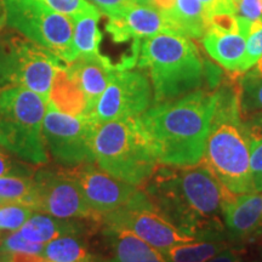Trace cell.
Wrapping results in <instances>:
<instances>
[{
	"mask_svg": "<svg viewBox=\"0 0 262 262\" xmlns=\"http://www.w3.org/2000/svg\"><path fill=\"white\" fill-rule=\"evenodd\" d=\"M39 2L60 14L70 16V17L96 8L88 0H39Z\"/></svg>",
	"mask_w": 262,
	"mask_h": 262,
	"instance_id": "30",
	"label": "cell"
},
{
	"mask_svg": "<svg viewBox=\"0 0 262 262\" xmlns=\"http://www.w3.org/2000/svg\"><path fill=\"white\" fill-rule=\"evenodd\" d=\"M106 29L116 42H141L162 33L178 34L162 11L152 5L139 3H134L120 15L108 17Z\"/></svg>",
	"mask_w": 262,
	"mask_h": 262,
	"instance_id": "14",
	"label": "cell"
},
{
	"mask_svg": "<svg viewBox=\"0 0 262 262\" xmlns=\"http://www.w3.org/2000/svg\"><path fill=\"white\" fill-rule=\"evenodd\" d=\"M152 103V86L142 71L117 70L88 114L96 125L142 116Z\"/></svg>",
	"mask_w": 262,
	"mask_h": 262,
	"instance_id": "11",
	"label": "cell"
},
{
	"mask_svg": "<svg viewBox=\"0 0 262 262\" xmlns=\"http://www.w3.org/2000/svg\"><path fill=\"white\" fill-rule=\"evenodd\" d=\"M262 57V25L254 29L247 38V51L243 66H242V74L247 73L249 70L257 63Z\"/></svg>",
	"mask_w": 262,
	"mask_h": 262,
	"instance_id": "29",
	"label": "cell"
},
{
	"mask_svg": "<svg viewBox=\"0 0 262 262\" xmlns=\"http://www.w3.org/2000/svg\"><path fill=\"white\" fill-rule=\"evenodd\" d=\"M6 26V8L4 0H0V31Z\"/></svg>",
	"mask_w": 262,
	"mask_h": 262,
	"instance_id": "37",
	"label": "cell"
},
{
	"mask_svg": "<svg viewBox=\"0 0 262 262\" xmlns=\"http://www.w3.org/2000/svg\"><path fill=\"white\" fill-rule=\"evenodd\" d=\"M205 51L212 60L228 72L232 78H238L242 74L247 38L241 33H216L206 32L202 38Z\"/></svg>",
	"mask_w": 262,
	"mask_h": 262,
	"instance_id": "17",
	"label": "cell"
},
{
	"mask_svg": "<svg viewBox=\"0 0 262 262\" xmlns=\"http://www.w3.org/2000/svg\"><path fill=\"white\" fill-rule=\"evenodd\" d=\"M0 262H10L9 257L6 256V254L3 253V251H0Z\"/></svg>",
	"mask_w": 262,
	"mask_h": 262,
	"instance_id": "39",
	"label": "cell"
},
{
	"mask_svg": "<svg viewBox=\"0 0 262 262\" xmlns=\"http://www.w3.org/2000/svg\"><path fill=\"white\" fill-rule=\"evenodd\" d=\"M33 209L19 203L6 202L0 205V233L18 231L31 217Z\"/></svg>",
	"mask_w": 262,
	"mask_h": 262,
	"instance_id": "27",
	"label": "cell"
},
{
	"mask_svg": "<svg viewBox=\"0 0 262 262\" xmlns=\"http://www.w3.org/2000/svg\"><path fill=\"white\" fill-rule=\"evenodd\" d=\"M106 235L113 251V262H169L162 253L133 232L106 227Z\"/></svg>",
	"mask_w": 262,
	"mask_h": 262,
	"instance_id": "18",
	"label": "cell"
},
{
	"mask_svg": "<svg viewBox=\"0 0 262 262\" xmlns=\"http://www.w3.org/2000/svg\"><path fill=\"white\" fill-rule=\"evenodd\" d=\"M101 222L106 227L122 228L133 232L162 253L163 256L172 247L198 241L192 235L183 233L166 220L153 205L148 194L141 188L126 205L104 216Z\"/></svg>",
	"mask_w": 262,
	"mask_h": 262,
	"instance_id": "10",
	"label": "cell"
},
{
	"mask_svg": "<svg viewBox=\"0 0 262 262\" xmlns=\"http://www.w3.org/2000/svg\"><path fill=\"white\" fill-rule=\"evenodd\" d=\"M93 150L101 169L136 187L148 182L159 165L140 117L98 125Z\"/></svg>",
	"mask_w": 262,
	"mask_h": 262,
	"instance_id": "5",
	"label": "cell"
},
{
	"mask_svg": "<svg viewBox=\"0 0 262 262\" xmlns=\"http://www.w3.org/2000/svg\"><path fill=\"white\" fill-rule=\"evenodd\" d=\"M228 248L231 245L227 242L219 239L195 241L172 247L164 254V257L169 262H206Z\"/></svg>",
	"mask_w": 262,
	"mask_h": 262,
	"instance_id": "23",
	"label": "cell"
},
{
	"mask_svg": "<svg viewBox=\"0 0 262 262\" xmlns=\"http://www.w3.org/2000/svg\"><path fill=\"white\" fill-rule=\"evenodd\" d=\"M251 72H253V73H255V74L262 75V57L257 61V63L254 66L253 71H251Z\"/></svg>",
	"mask_w": 262,
	"mask_h": 262,
	"instance_id": "38",
	"label": "cell"
},
{
	"mask_svg": "<svg viewBox=\"0 0 262 262\" xmlns=\"http://www.w3.org/2000/svg\"><path fill=\"white\" fill-rule=\"evenodd\" d=\"M232 3H233V5L237 8V11H238V6H239V3H241V0H231Z\"/></svg>",
	"mask_w": 262,
	"mask_h": 262,
	"instance_id": "41",
	"label": "cell"
},
{
	"mask_svg": "<svg viewBox=\"0 0 262 262\" xmlns=\"http://www.w3.org/2000/svg\"><path fill=\"white\" fill-rule=\"evenodd\" d=\"M118 66L110 58L101 55L78 56L74 61L66 63L64 71L84 95L86 102L85 114H89L112 79Z\"/></svg>",
	"mask_w": 262,
	"mask_h": 262,
	"instance_id": "15",
	"label": "cell"
},
{
	"mask_svg": "<svg viewBox=\"0 0 262 262\" xmlns=\"http://www.w3.org/2000/svg\"><path fill=\"white\" fill-rule=\"evenodd\" d=\"M41 256L50 262H98L77 233L62 234L44 245Z\"/></svg>",
	"mask_w": 262,
	"mask_h": 262,
	"instance_id": "22",
	"label": "cell"
},
{
	"mask_svg": "<svg viewBox=\"0 0 262 262\" xmlns=\"http://www.w3.org/2000/svg\"><path fill=\"white\" fill-rule=\"evenodd\" d=\"M75 168L71 171L97 222L126 205L140 188L114 178L94 163H84Z\"/></svg>",
	"mask_w": 262,
	"mask_h": 262,
	"instance_id": "13",
	"label": "cell"
},
{
	"mask_svg": "<svg viewBox=\"0 0 262 262\" xmlns=\"http://www.w3.org/2000/svg\"><path fill=\"white\" fill-rule=\"evenodd\" d=\"M243 119L245 120V122H248V123H250V124H254V125H256V126L261 127V129H262V113L250 114V116L244 117Z\"/></svg>",
	"mask_w": 262,
	"mask_h": 262,
	"instance_id": "36",
	"label": "cell"
},
{
	"mask_svg": "<svg viewBox=\"0 0 262 262\" xmlns=\"http://www.w3.org/2000/svg\"><path fill=\"white\" fill-rule=\"evenodd\" d=\"M238 97L243 118L262 113V75L248 71L238 83Z\"/></svg>",
	"mask_w": 262,
	"mask_h": 262,
	"instance_id": "24",
	"label": "cell"
},
{
	"mask_svg": "<svg viewBox=\"0 0 262 262\" xmlns=\"http://www.w3.org/2000/svg\"><path fill=\"white\" fill-rule=\"evenodd\" d=\"M6 25L52 52L64 63L75 60L73 19L39 0H4Z\"/></svg>",
	"mask_w": 262,
	"mask_h": 262,
	"instance_id": "8",
	"label": "cell"
},
{
	"mask_svg": "<svg viewBox=\"0 0 262 262\" xmlns=\"http://www.w3.org/2000/svg\"><path fill=\"white\" fill-rule=\"evenodd\" d=\"M146 193L166 220L198 241L225 231V205L235 196L203 162L157 168Z\"/></svg>",
	"mask_w": 262,
	"mask_h": 262,
	"instance_id": "1",
	"label": "cell"
},
{
	"mask_svg": "<svg viewBox=\"0 0 262 262\" xmlns=\"http://www.w3.org/2000/svg\"><path fill=\"white\" fill-rule=\"evenodd\" d=\"M241 261H242V251L237 250V249L228 248L206 262H241Z\"/></svg>",
	"mask_w": 262,
	"mask_h": 262,
	"instance_id": "34",
	"label": "cell"
},
{
	"mask_svg": "<svg viewBox=\"0 0 262 262\" xmlns=\"http://www.w3.org/2000/svg\"><path fill=\"white\" fill-rule=\"evenodd\" d=\"M208 11V14L212 12L228 11L237 14V8L233 5L231 0H199Z\"/></svg>",
	"mask_w": 262,
	"mask_h": 262,
	"instance_id": "33",
	"label": "cell"
},
{
	"mask_svg": "<svg viewBox=\"0 0 262 262\" xmlns=\"http://www.w3.org/2000/svg\"><path fill=\"white\" fill-rule=\"evenodd\" d=\"M225 229L235 241H251L262 233V194L249 192L235 195L224 209Z\"/></svg>",
	"mask_w": 262,
	"mask_h": 262,
	"instance_id": "16",
	"label": "cell"
},
{
	"mask_svg": "<svg viewBox=\"0 0 262 262\" xmlns=\"http://www.w3.org/2000/svg\"><path fill=\"white\" fill-rule=\"evenodd\" d=\"M14 170L15 168L12 165L11 160H10L9 157L0 148V178L4 175H8V173H12Z\"/></svg>",
	"mask_w": 262,
	"mask_h": 262,
	"instance_id": "35",
	"label": "cell"
},
{
	"mask_svg": "<svg viewBox=\"0 0 262 262\" xmlns=\"http://www.w3.org/2000/svg\"><path fill=\"white\" fill-rule=\"evenodd\" d=\"M216 100V90L198 89L155 103L140 116L159 164L188 166L202 162Z\"/></svg>",
	"mask_w": 262,
	"mask_h": 262,
	"instance_id": "2",
	"label": "cell"
},
{
	"mask_svg": "<svg viewBox=\"0 0 262 262\" xmlns=\"http://www.w3.org/2000/svg\"><path fill=\"white\" fill-rule=\"evenodd\" d=\"M4 203H6V201H5V199H3L2 196H0V205H2V204H4Z\"/></svg>",
	"mask_w": 262,
	"mask_h": 262,
	"instance_id": "42",
	"label": "cell"
},
{
	"mask_svg": "<svg viewBox=\"0 0 262 262\" xmlns=\"http://www.w3.org/2000/svg\"><path fill=\"white\" fill-rule=\"evenodd\" d=\"M164 15L183 37L202 39L209 29L208 11L199 0H175Z\"/></svg>",
	"mask_w": 262,
	"mask_h": 262,
	"instance_id": "19",
	"label": "cell"
},
{
	"mask_svg": "<svg viewBox=\"0 0 262 262\" xmlns=\"http://www.w3.org/2000/svg\"><path fill=\"white\" fill-rule=\"evenodd\" d=\"M96 127L86 114L63 112L49 100L42 134L48 152L58 163L71 166L95 163L93 143Z\"/></svg>",
	"mask_w": 262,
	"mask_h": 262,
	"instance_id": "9",
	"label": "cell"
},
{
	"mask_svg": "<svg viewBox=\"0 0 262 262\" xmlns=\"http://www.w3.org/2000/svg\"><path fill=\"white\" fill-rule=\"evenodd\" d=\"M0 196L6 202L19 203L32 209L34 180L29 176L8 173L0 178Z\"/></svg>",
	"mask_w": 262,
	"mask_h": 262,
	"instance_id": "25",
	"label": "cell"
},
{
	"mask_svg": "<svg viewBox=\"0 0 262 262\" xmlns=\"http://www.w3.org/2000/svg\"><path fill=\"white\" fill-rule=\"evenodd\" d=\"M152 81L155 103L198 90L204 83L205 66L191 38L162 33L141 41L137 64Z\"/></svg>",
	"mask_w": 262,
	"mask_h": 262,
	"instance_id": "4",
	"label": "cell"
},
{
	"mask_svg": "<svg viewBox=\"0 0 262 262\" xmlns=\"http://www.w3.org/2000/svg\"><path fill=\"white\" fill-rule=\"evenodd\" d=\"M32 209L58 219H93L94 212L85 201L79 183L71 170L51 171L40 169L34 178Z\"/></svg>",
	"mask_w": 262,
	"mask_h": 262,
	"instance_id": "12",
	"label": "cell"
},
{
	"mask_svg": "<svg viewBox=\"0 0 262 262\" xmlns=\"http://www.w3.org/2000/svg\"><path fill=\"white\" fill-rule=\"evenodd\" d=\"M101 11L94 8L72 17L73 19V49L75 58L78 56L101 55L100 44L102 33L98 29Z\"/></svg>",
	"mask_w": 262,
	"mask_h": 262,
	"instance_id": "20",
	"label": "cell"
},
{
	"mask_svg": "<svg viewBox=\"0 0 262 262\" xmlns=\"http://www.w3.org/2000/svg\"><path fill=\"white\" fill-rule=\"evenodd\" d=\"M237 16L251 22L262 21V0H241Z\"/></svg>",
	"mask_w": 262,
	"mask_h": 262,
	"instance_id": "32",
	"label": "cell"
},
{
	"mask_svg": "<svg viewBox=\"0 0 262 262\" xmlns=\"http://www.w3.org/2000/svg\"><path fill=\"white\" fill-rule=\"evenodd\" d=\"M64 64L16 29L0 31V89L22 86L49 101L56 73Z\"/></svg>",
	"mask_w": 262,
	"mask_h": 262,
	"instance_id": "7",
	"label": "cell"
},
{
	"mask_svg": "<svg viewBox=\"0 0 262 262\" xmlns=\"http://www.w3.org/2000/svg\"><path fill=\"white\" fill-rule=\"evenodd\" d=\"M48 102L22 86L0 89V147L27 163L47 164L42 123Z\"/></svg>",
	"mask_w": 262,
	"mask_h": 262,
	"instance_id": "6",
	"label": "cell"
},
{
	"mask_svg": "<svg viewBox=\"0 0 262 262\" xmlns=\"http://www.w3.org/2000/svg\"><path fill=\"white\" fill-rule=\"evenodd\" d=\"M100 10L101 14L106 15L107 17L120 15L124 10L136 3L135 0H88Z\"/></svg>",
	"mask_w": 262,
	"mask_h": 262,
	"instance_id": "31",
	"label": "cell"
},
{
	"mask_svg": "<svg viewBox=\"0 0 262 262\" xmlns=\"http://www.w3.org/2000/svg\"><path fill=\"white\" fill-rule=\"evenodd\" d=\"M63 220L44 212H33L18 232L25 239L39 244H47L62 234L78 233L77 225Z\"/></svg>",
	"mask_w": 262,
	"mask_h": 262,
	"instance_id": "21",
	"label": "cell"
},
{
	"mask_svg": "<svg viewBox=\"0 0 262 262\" xmlns=\"http://www.w3.org/2000/svg\"><path fill=\"white\" fill-rule=\"evenodd\" d=\"M136 3H139V4H148V5H150V2H152V0H135Z\"/></svg>",
	"mask_w": 262,
	"mask_h": 262,
	"instance_id": "40",
	"label": "cell"
},
{
	"mask_svg": "<svg viewBox=\"0 0 262 262\" xmlns=\"http://www.w3.org/2000/svg\"><path fill=\"white\" fill-rule=\"evenodd\" d=\"M244 120V119H243ZM250 149V170L253 178L254 192H262V129L245 122Z\"/></svg>",
	"mask_w": 262,
	"mask_h": 262,
	"instance_id": "26",
	"label": "cell"
},
{
	"mask_svg": "<svg viewBox=\"0 0 262 262\" xmlns=\"http://www.w3.org/2000/svg\"><path fill=\"white\" fill-rule=\"evenodd\" d=\"M45 244L33 243L22 237L18 231L9 232L0 242V251L6 254H21V255H35L41 256Z\"/></svg>",
	"mask_w": 262,
	"mask_h": 262,
	"instance_id": "28",
	"label": "cell"
},
{
	"mask_svg": "<svg viewBox=\"0 0 262 262\" xmlns=\"http://www.w3.org/2000/svg\"><path fill=\"white\" fill-rule=\"evenodd\" d=\"M216 107L202 162L232 194L254 192L248 134L239 108L238 83L216 90Z\"/></svg>",
	"mask_w": 262,
	"mask_h": 262,
	"instance_id": "3",
	"label": "cell"
}]
</instances>
